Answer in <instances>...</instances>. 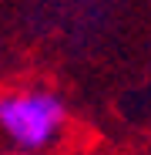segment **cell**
<instances>
[{
	"label": "cell",
	"mask_w": 151,
	"mask_h": 155,
	"mask_svg": "<svg viewBox=\"0 0 151 155\" xmlns=\"http://www.w3.org/2000/svg\"><path fill=\"white\" fill-rule=\"evenodd\" d=\"M64 121V98L50 88H17L0 94V132L20 152H40L57 142Z\"/></svg>",
	"instance_id": "obj_1"
}]
</instances>
